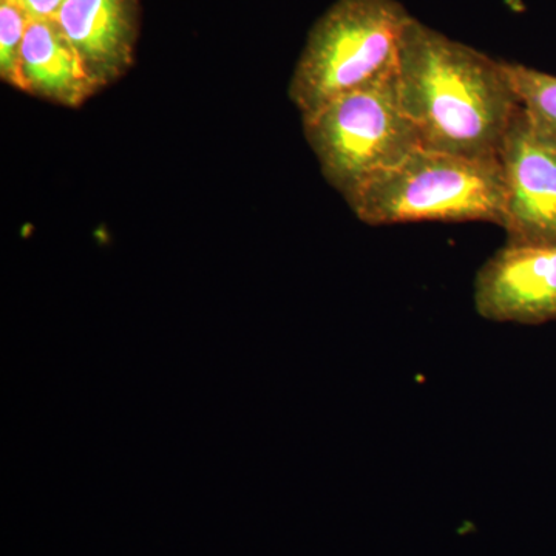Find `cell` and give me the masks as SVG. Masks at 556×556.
<instances>
[{"label": "cell", "mask_w": 556, "mask_h": 556, "mask_svg": "<svg viewBox=\"0 0 556 556\" xmlns=\"http://www.w3.org/2000/svg\"><path fill=\"white\" fill-rule=\"evenodd\" d=\"M16 87L40 100L72 109L100 90L53 17L28 21Z\"/></svg>", "instance_id": "obj_8"}, {"label": "cell", "mask_w": 556, "mask_h": 556, "mask_svg": "<svg viewBox=\"0 0 556 556\" xmlns=\"http://www.w3.org/2000/svg\"><path fill=\"white\" fill-rule=\"evenodd\" d=\"M321 174L346 203L372 178L420 149L399 101L396 75L350 91L302 116Z\"/></svg>", "instance_id": "obj_4"}, {"label": "cell", "mask_w": 556, "mask_h": 556, "mask_svg": "<svg viewBox=\"0 0 556 556\" xmlns=\"http://www.w3.org/2000/svg\"><path fill=\"white\" fill-rule=\"evenodd\" d=\"M53 20L78 51L98 89L115 83L130 68L138 0H64Z\"/></svg>", "instance_id": "obj_7"}, {"label": "cell", "mask_w": 556, "mask_h": 556, "mask_svg": "<svg viewBox=\"0 0 556 556\" xmlns=\"http://www.w3.org/2000/svg\"><path fill=\"white\" fill-rule=\"evenodd\" d=\"M497 159L506 185V244L556 247V141L519 105Z\"/></svg>", "instance_id": "obj_5"}, {"label": "cell", "mask_w": 556, "mask_h": 556, "mask_svg": "<svg viewBox=\"0 0 556 556\" xmlns=\"http://www.w3.org/2000/svg\"><path fill=\"white\" fill-rule=\"evenodd\" d=\"M475 309L496 324L556 321V247L497 249L475 278Z\"/></svg>", "instance_id": "obj_6"}, {"label": "cell", "mask_w": 556, "mask_h": 556, "mask_svg": "<svg viewBox=\"0 0 556 556\" xmlns=\"http://www.w3.org/2000/svg\"><path fill=\"white\" fill-rule=\"evenodd\" d=\"M504 67L526 115L556 141V76L519 62L504 61Z\"/></svg>", "instance_id": "obj_9"}, {"label": "cell", "mask_w": 556, "mask_h": 556, "mask_svg": "<svg viewBox=\"0 0 556 556\" xmlns=\"http://www.w3.org/2000/svg\"><path fill=\"white\" fill-rule=\"evenodd\" d=\"M396 84L420 148L466 159L500 156L519 110L504 61L413 17Z\"/></svg>", "instance_id": "obj_1"}, {"label": "cell", "mask_w": 556, "mask_h": 556, "mask_svg": "<svg viewBox=\"0 0 556 556\" xmlns=\"http://www.w3.org/2000/svg\"><path fill=\"white\" fill-rule=\"evenodd\" d=\"M506 185L500 159L478 160L417 149L348 201L365 225L485 222L501 226Z\"/></svg>", "instance_id": "obj_3"}, {"label": "cell", "mask_w": 556, "mask_h": 556, "mask_svg": "<svg viewBox=\"0 0 556 556\" xmlns=\"http://www.w3.org/2000/svg\"><path fill=\"white\" fill-rule=\"evenodd\" d=\"M30 20H51L56 16L64 0H17Z\"/></svg>", "instance_id": "obj_11"}, {"label": "cell", "mask_w": 556, "mask_h": 556, "mask_svg": "<svg viewBox=\"0 0 556 556\" xmlns=\"http://www.w3.org/2000/svg\"><path fill=\"white\" fill-rule=\"evenodd\" d=\"M413 17L399 0H336L311 28L289 80V100L305 116L396 75Z\"/></svg>", "instance_id": "obj_2"}, {"label": "cell", "mask_w": 556, "mask_h": 556, "mask_svg": "<svg viewBox=\"0 0 556 556\" xmlns=\"http://www.w3.org/2000/svg\"><path fill=\"white\" fill-rule=\"evenodd\" d=\"M28 14L17 0H0V76L17 86L21 47L27 30Z\"/></svg>", "instance_id": "obj_10"}]
</instances>
